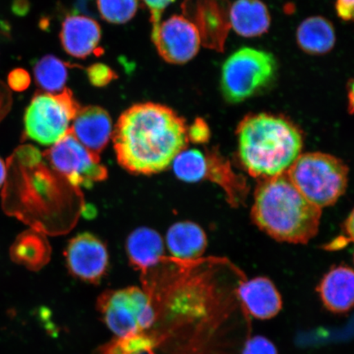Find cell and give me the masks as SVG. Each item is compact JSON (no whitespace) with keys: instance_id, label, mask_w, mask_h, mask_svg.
I'll return each instance as SVG.
<instances>
[{"instance_id":"9a60e30c","label":"cell","mask_w":354,"mask_h":354,"mask_svg":"<svg viewBox=\"0 0 354 354\" xmlns=\"http://www.w3.org/2000/svg\"><path fill=\"white\" fill-rule=\"evenodd\" d=\"M127 253L133 267L140 270L142 276L165 258L160 234L147 227L136 229L130 234L127 241Z\"/></svg>"},{"instance_id":"8fae6325","label":"cell","mask_w":354,"mask_h":354,"mask_svg":"<svg viewBox=\"0 0 354 354\" xmlns=\"http://www.w3.org/2000/svg\"><path fill=\"white\" fill-rule=\"evenodd\" d=\"M70 131L84 147L100 157L113 135L112 120L105 109L88 106L79 109Z\"/></svg>"},{"instance_id":"44dd1931","label":"cell","mask_w":354,"mask_h":354,"mask_svg":"<svg viewBox=\"0 0 354 354\" xmlns=\"http://www.w3.org/2000/svg\"><path fill=\"white\" fill-rule=\"evenodd\" d=\"M171 165L177 178L196 183L207 177L209 158L198 149H184L176 155Z\"/></svg>"},{"instance_id":"2e32d148","label":"cell","mask_w":354,"mask_h":354,"mask_svg":"<svg viewBox=\"0 0 354 354\" xmlns=\"http://www.w3.org/2000/svg\"><path fill=\"white\" fill-rule=\"evenodd\" d=\"M168 250L176 260L189 262L201 257L207 248L205 231L192 221L172 225L166 236Z\"/></svg>"},{"instance_id":"cb8c5ba5","label":"cell","mask_w":354,"mask_h":354,"mask_svg":"<svg viewBox=\"0 0 354 354\" xmlns=\"http://www.w3.org/2000/svg\"><path fill=\"white\" fill-rule=\"evenodd\" d=\"M241 354H278V352L271 340L257 335L247 339Z\"/></svg>"},{"instance_id":"52a82bcc","label":"cell","mask_w":354,"mask_h":354,"mask_svg":"<svg viewBox=\"0 0 354 354\" xmlns=\"http://www.w3.org/2000/svg\"><path fill=\"white\" fill-rule=\"evenodd\" d=\"M80 109L68 88L59 94L37 93L24 115L26 138L43 145H54L68 134L70 123Z\"/></svg>"},{"instance_id":"6da1fadb","label":"cell","mask_w":354,"mask_h":354,"mask_svg":"<svg viewBox=\"0 0 354 354\" xmlns=\"http://www.w3.org/2000/svg\"><path fill=\"white\" fill-rule=\"evenodd\" d=\"M187 131L183 119L167 106H132L119 118L113 133L119 165L135 174L165 171L187 147Z\"/></svg>"},{"instance_id":"484cf974","label":"cell","mask_w":354,"mask_h":354,"mask_svg":"<svg viewBox=\"0 0 354 354\" xmlns=\"http://www.w3.org/2000/svg\"><path fill=\"white\" fill-rule=\"evenodd\" d=\"M151 15L152 30L161 24L162 13L175 0H143Z\"/></svg>"},{"instance_id":"30bf717a","label":"cell","mask_w":354,"mask_h":354,"mask_svg":"<svg viewBox=\"0 0 354 354\" xmlns=\"http://www.w3.org/2000/svg\"><path fill=\"white\" fill-rule=\"evenodd\" d=\"M65 257L71 273L92 284L100 281L109 267L107 248L91 233L73 238L66 246Z\"/></svg>"},{"instance_id":"ffe728a7","label":"cell","mask_w":354,"mask_h":354,"mask_svg":"<svg viewBox=\"0 0 354 354\" xmlns=\"http://www.w3.org/2000/svg\"><path fill=\"white\" fill-rule=\"evenodd\" d=\"M46 243L38 234L30 232L21 234L11 248L12 260L28 268L41 267L46 258Z\"/></svg>"},{"instance_id":"4316f807","label":"cell","mask_w":354,"mask_h":354,"mask_svg":"<svg viewBox=\"0 0 354 354\" xmlns=\"http://www.w3.org/2000/svg\"><path fill=\"white\" fill-rule=\"evenodd\" d=\"M12 96L10 88L0 81V122L7 117L12 106Z\"/></svg>"},{"instance_id":"d4e9b609","label":"cell","mask_w":354,"mask_h":354,"mask_svg":"<svg viewBox=\"0 0 354 354\" xmlns=\"http://www.w3.org/2000/svg\"><path fill=\"white\" fill-rule=\"evenodd\" d=\"M30 84V77L26 70L16 68L12 70L8 76V86L15 92H22L26 90Z\"/></svg>"},{"instance_id":"e0dca14e","label":"cell","mask_w":354,"mask_h":354,"mask_svg":"<svg viewBox=\"0 0 354 354\" xmlns=\"http://www.w3.org/2000/svg\"><path fill=\"white\" fill-rule=\"evenodd\" d=\"M230 24L243 37H255L268 32L271 17L261 0H236L230 10Z\"/></svg>"},{"instance_id":"5bb4252c","label":"cell","mask_w":354,"mask_h":354,"mask_svg":"<svg viewBox=\"0 0 354 354\" xmlns=\"http://www.w3.org/2000/svg\"><path fill=\"white\" fill-rule=\"evenodd\" d=\"M317 291L328 311L335 314L348 313L354 301L353 269L347 266H339L330 270L322 279Z\"/></svg>"},{"instance_id":"603a6c76","label":"cell","mask_w":354,"mask_h":354,"mask_svg":"<svg viewBox=\"0 0 354 354\" xmlns=\"http://www.w3.org/2000/svg\"><path fill=\"white\" fill-rule=\"evenodd\" d=\"M86 74L88 81L97 87L107 86L113 80L117 78V75L113 71L103 64H95L88 66Z\"/></svg>"},{"instance_id":"4dcf8cb0","label":"cell","mask_w":354,"mask_h":354,"mask_svg":"<svg viewBox=\"0 0 354 354\" xmlns=\"http://www.w3.org/2000/svg\"><path fill=\"white\" fill-rule=\"evenodd\" d=\"M13 11L19 15L26 11V2L25 0H17L13 4Z\"/></svg>"},{"instance_id":"4fadbf2b","label":"cell","mask_w":354,"mask_h":354,"mask_svg":"<svg viewBox=\"0 0 354 354\" xmlns=\"http://www.w3.org/2000/svg\"><path fill=\"white\" fill-rule=\"evenodd\" d=\"M62 46L68 55L77 59L99 52L101 39L100 26L91 17L82 15L68 16L63 22L59 35Z\"/></svg>"},{"instance_id":"5b68a950","label":"cell","mask_w":354,"mask_h":354,"mask_svg":"<svg viewBox=\"0 0 354 354\" xmlns=\"http://www.w3.org/2000/svg\"><path fill=\"white\" fill-rule=\"evenodd\" d=\"M277 72L275 57L258 48H241L228 57L221 74L225 100L238 104L251 98L273 81Z\"/></svg>"},{"instance_id":"ac0fdd59","label":"cell","mask_w":354,"mask_h":354,"mask_svg":"<svg viewBox=\"0 0 354 354\" xmlns=\"http://www.w3.org/2000/svg\"><path fill=\"white\" fill-rule=\"evenodd\" d=\"M297 42L310 55H324L333 48L335 32L333 26L322 17L305 19L297 30Z\"/></svg>"},{"instance_id":"3957f363","label":"cell","mask_w":354,"mask_h":354,"mask_svg":"<svg viewBox=\"0 0 354 354\" xmlns=\"http://www.w3.org/2000/svg\"><path fill=\"white\" fill-rule=\"evenodd\" d=\"M238 155L248 174L260 180L286 174L302 153L304 138L287 119L252 114L237 128Z\"/></svg>"},{"instance_id":"d6986e66","label":"cell","mask_w":354,"mask_h":354,"mask_svg":"<svg viewBox=\"0 0 354 354\" xmlns=\"http://www.w3.org/2000/svg\"><path fill=\"white\" fill-rule=\"evenodd\" d=\"M70 66L55 56H44L35 66V82L43 91L50 94L63 91Z\"/></svg>"},{"instance_id":"ba28073f","label":"cell","mask_w":354,"mask_h":354,"mask_svg":"<svg viewBox=\"0 0 354 354\" xmlns=\"http://www.w3.org/2000/svg\"><path fill=\"white\" fill-rule=\"evenodd\" d=\"M46 156L73 187L91 188L107 177V169L101 165L100 157L84 147L70 130L48 150Z\"/></svg>"},{"instance_id":"7c38bea8","label":"cell","mask_w":354,"mask_h":354,"mask_svg":"<svg viewBox=\"0 0 354 354\" xmlns=\"http://www.w3.org/2000/svg\"><path fill=\"white\" fill-rule=\"evenodd\" d=\"M236 295L245 312L256 319H272L282 308L281 294L267 277L243 281L237 288Z\"/></svg>"},{"instance_id":"7402d4cb","label":"cell","mask_w":354,"mask_h":354,"mask_svg":"<svg viewBox=\"0 0 354 354\" xmlns=\"http://www.w3.org/2000/svg\"><path fill=\"white\" fill-rule=\"evenodd\" d=\"M102 17L114 24H126L136 15L138 0H97Z\"/></svg>"},{"instance_id":"277c9868","label":"cell","mask_w":354,"mask_h":354,"mask_svg":"<svg viewBox=\"0 0 354 354\" xmlns=\"http://www.w3.org/2000/svg\"><path fill=\"white\" fill-rule=\"evenodd\" d=\"M286 174L304 197L322 210L335 205L347 189L348 167L328 153H301Z\"/></svg>"},{"instance_id":"9c48e42d","label":"cell","mask_w":354,"mask_h":354,"mask_svg":"<svg viewBox=\"0 0 354 354\" xmlns=\"http://www.w3.org/2000/svg\"><path fill=\"white\" fill-rule=\"evenodd\" d=\"M151 37L159 55L172 64H184L194 59L201 44V35L196 24L178 15L161 21L152 30Z\"/></svg>"},{"instance_id":"8992f818","label":"cell","mask_w":354,"mask_h":354,"mask_svg":"<svg viewBox=\"0 0 354 354\" xmlns=\"http://www.w3.org/2000/svg\"><path fill=\"white\" fill-rule=\"evenodd\" d=\"M98 309L106 326L118 338L149 332L157 319L151 298L138 287L104 292Z\"/></svg>"},{"instance_id":"f546056e","label":"cell","mask_w":354,"mask_h":354,"mask_svg":"<svg viewBox=\"0 0 354 354\" xmlns=\"http://www.w3.org/2000/svg\"><path fill=\"white\" fill-rule=\"evenodd\" d=\"M7 174L8 168L6 167V162L0 158V188H1L4 183H6Z\"/></svg>"},{"instance_id":"83f0119b","label":"cell","mask_w":354,"mask_h":354,"mask_svg":"<svg viewBox=\"0 0 354 354\" xmlns=\"http://www.w3.org/2000/svg\"><path fill=\"white\" fill-rule=\"evenodd\" d=\"M188 138L194 142H205L209 138V129L203 121L197 119L187 131Z\"/></svg>"},{"instance_id":"7a4b0ae2","label":"cell","mask_w":354,"mask_h":354,"mask_svg":"<svg viewBox=\"0 0 354 354\" xmlns=\"http://www.w3.org/2000/svg\"><path fill=\"white\" fill-rule=\"evenodd\" d=\"M251 215L257 227L274 240L307 243L319 231L322 209L305 198L284 174L260 180Z\"/></svg>"},{"instance_id":"f1b7e54d","label":"cell","mask_w":354,"mask_h":354,"mask_svg":"<svg viewBox=\"0 0 354 354\" xmlns=\"http://www.w3.org/2000/svg\"><path fill=\"white\" fill-rule=\"evenodd\" d=\"M354 0H336L335 10L340 19L351 21L353 17Z\"/></svg>"}]
</instances>
